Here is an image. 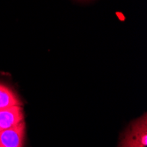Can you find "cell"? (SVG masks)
I'll return each mask as SVG.
<instances>
[{
	"mask_svg": "<svg viewBox=\"0 0 147 147\" xmlns=\"http://www.w3.org/2000/svg\"><path fill=\"white\" fill-rule=\"evenodd\" d=\"M145 121V115L133 121L123 133L118 147H144L140 144L139 138Z\"/></svg>",
	"mask_w": 147,
	"mask_h": 147,
	"instance_id": "6da1fadb",
	"label": "cell"
},
{
	"mask_svg": "<svg viewBox=\"0 0 147 147\" xmlns=\"http://www.w3.org/2000/svg\"><path fill=\"white\" fill-rule=\"evenodd\" d=\"M25 135L24 122L0 131V147H23Z\"/></svg>",
	"mask_w": 147,
	"mask_h": 147,
	"instance_id": "7a4b0ae2",
	"label": "cell"
},
{
	"mask_svg": "<svg viewBox=\"0 0 147 147\" xmlns=\"http://www.w3.org/2000/svg\"><path fill=\"white\" fill-rule=\"evenodd\" d=\"M24 120L21 106H12L0 109V131L14 127Z\"/></svg>",
	"mask_w": 147,
	"mask_h": 147,
	"instance_id": "3957f363",
	"label": "cell"
},
{
	"mask_svg": "<svg viewBox=\"0 0 147 147\" xmlns=\"http://www.w3.org/2000/svg\"><path fill=\"white\" fill-rule=\"evenodd\" d=\"M12 106H21L19 97L11 88L0 84V109Z\"/></svg>",
	"mask_w": 147,
	"mask_h": 147,
	"instance_id": "277c9868",
	"label": "cell"
}]
</instances>
